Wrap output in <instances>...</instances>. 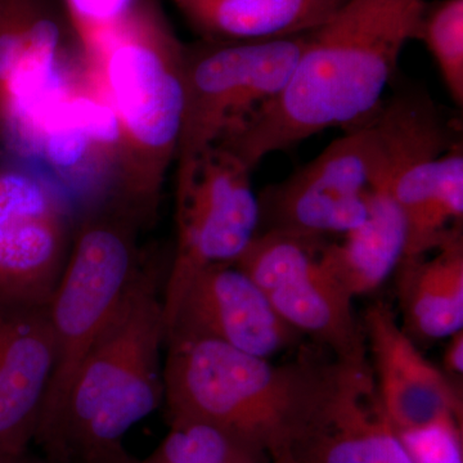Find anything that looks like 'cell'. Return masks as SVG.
Returning a JSON list of instances; mask_svg holds the SVG:
<instances>
[{
	"mask_svg": "<svg viewBox=\"0 0 463 463\" xmlns=\"http://www.w3.org/2000/svg\"><path fill=\"white\" fill-rule=\"evenodd\" d=\"M428 0H347L306 47L288 84L216 147L254 169L263 158L376 115L408 42L419 41Z\"/></svg>",
	"mask_w": 463,
	"mask_h": 463,
	"instance_id": "1",
	"label": "cell"
},
{
	"mask_svg": "<svg viewBox=\"0 0 463 463\" xmlns=\"http://www.w3.org/2000/svg\"><path fill=\"white\" fill-rule=\"evenodd\" d=\"M81 47V70L115 127L116 183L130 212L152 214L175 163L185 45L157 0H134Z\"/></svg>",
	"mask_w": 463,
	"mask_h": 463,
	"instance_id": "2",
	"label": "cell"
},
{
	"mask_svg": "<svg viewBox=\"0 0 463 463\" xmlns=\"http://www.w3.org/2000/svg\"><path fill=\"white\" fill-rule=\"evenodd\" d=\"M164 402L169 423L203 422L270 458L286 455L325 407L343 364H276L212 340L166 341Z\"/></svg>",
	"mask_w": 463,
	"mask_h": 463,
	"instance_id": "3",
	"label": "cell"
},
{
	"mask_svg": "<svg viewBox=\"0 0 463 463\" xmlns=\"http://www.w3.org/2000/svg\"><path fill=\"white\" fill-rule=\"evenodd\" d=\"M156 268L143 265L76 374L65 410L36 441L47 463H137L125 435L164 402L165 317Z\"/></svg>",
	"mask_w": 463,
	"mask_h": 463,
	"instance_id": "4",
	"label": "cell"
},
{
	"mask_svg": "<svg viewBox=\"0 0 463 463\" xmlns=\"http://www.w3.org/2000/svg\"><path fill=\"white\" fill-rule=\"evenodd\" d=\"M141 268L127 223L97 219L81 228L48 301L56 359L33 441L56 425L84 359Z\"/></svg>",
	"mask_w": 463,
	"mask_h": 463,
	"instance_id": "5",
	"label": "cell"
},
{
	"mask_svg": "<svg viewBox=\"0 0 463 463\" xmlns=\"http://www.w3.org/2000/svg\"><path fill=\"white\" fill-rule=\"evenodd\" d=\"M307 35L185 45L184 108L176 169L221 145L286 87Z\"/></svg>",
	"mask_w": 463,
	"mask_h": 463,
	"instance_id": "6",
	"label": "cell"
},
{
	"mask_svg": "<svg viewBox=\"0 0 463 463\" xmlns=\"http://www.w3.org/2000/svg\"><path fill=\"white\" fill-rule=\"evenodd\" d=\"M176 246L164 286V317L205 268L233 264L260 228L251 169L230 149L213 147L176 169Z\"/></svg>",
	"mask_w": 463,
	"mask_h": 463,
	"instance_id": "7",
	"label": "cell"
},
{
	"mask_svg": "<svg viewBox=\"0 0 463 463\" xmlns=\"http://www.w3.org/2000/svg\"><path fill=\"white\" fill-rule=\"evenodd\" d=\"M325 241L259 231L234 265L257 283L277 315L301 336L330 350L335 361L370 367L364 326L353 298L319 261Z\"/></svg>",
	"mask_w": 463,
	"mask_h": 463,
	"instance_id": "8",
	"label": "cell"
},
{
	"mask_svg": "<svg viewBox=\"0 0 463 463\" xmlns=\"http://www.w3.org/2000/svg\"><path fill=\"white\" fill-rule=\"evenodd\" d=\"M383 170L379 137L370 121L340 138L259 197L260 228L325 241L364 223Z\"/></svg>",
	"mask_w": 463,
	"mask_h": 463,
	"instance_id": "9",
	"label": "cell"
},
{
	"mask_svg": "<svg viewBox=\"0 0 463 463\" xmlns=\"http://www.w3.org/2000/svg\"><path fill=\"white\" fill-rule=\"evenodd\" d=\"M69 214L44 176L0 165V295L45 304L67 258Z\"/></svg>",
	"mask_w": 463,
	"mask_h": 463,
	"instance_id": "10",
	"label": "cell"
},
{
	"mask_svg": "<svg viewBox=\"0 0 463 463\" xmlns=\"http://www.w3.org/2000/svg\"><path fill=\"white\" fill-rule=\"evenodd\" d=\"M371 123L383 152V172L374 185L388 191L403 213L408 228L404 258L421 257L438 161L462 142L461 124L439 108L426 91L417 90L392 96Z\"/></svg>",
	"mask_w": 463,
	"mask_h": 463,
	"instance_id": "11",
	"label": "cell"
},
{
	"mask_svg": "<svg viewBox=\"0 0 463 463\" xmlns=\"http://www.w3.org/2000/svg\"><path fill=\"white\" fill-rule=\"evenodd\" d=\"M165 332V343L212 340L268 359L303 339L234 264L213 265L197 273L166 319Z\"/></svg>",
	"mask_w": 463,
	"mask_h": 463,
	"instance_id": "12",
	"label": "cell"
},
{
	"mask_svg": "<svg viewBox=\"0 0 463 463\" xmlns=\"http://www.w3.org/2000/svg\"><path fill=\"white\" fill-rule=\"evenodd\" d=\"M56 347L48 303L0 295V453L25 456L35 438Z\"/></svg>",
	"mask_w": 463,
	"mask_h": 463,
	"instance_id": "13",
	"label": "cell"
},
{
	"mask_svg": "<svg viewBox=\"0 0 463 463\" xmlns=\"http://www.w3.org/2000/svg\"><path fill=\"white\" fill-rule=\"evenodd\" d=\"M361 322L374 386L397 430L462 420L461 390L417 349L388 304H373Z\"/></svg>",
	"mask_w": 463,
	"mask_h": 463,
	"instance_id": "14",
	"label": "cell"
},
{
	"mask_svg": "<svg viewBox=\"0 0 463 463\" xmlns=\"http://www.w3.org/2000/svg\"><path fill=\"white\" fill-rule=\"evenodd\" d=\"M286 455L303 463H412L371 368L346 364L334 394Z\"/></svg>",
	"mask_w": 463,
	"mask_h": 463,
	"instance_id": "15",
	"label": "cell"
},
{
	"mask_svg": "<svg viewBox=\"0 0 463 463\" xmlns=\"http://www.w3.org/2000/svg\"><path fill=\"white\" fill-rule=\"evenodd\" d=\"M62 30L52 0H7L0 8V130L26 132L54 90Z\"/></svg>",
	"mask_w": 463,
	"mask_h": 463,
	"instance_id": "16",
	"label": "cell"
},
{
	"mask_svg": "<svg viewBox=\"0 0 463 463\" xmlns=\"http://www.w3.org/2000/svg\"><path fill=\"white\" fill-rule=\"evenodd\" d=\"M394 274L401 326L411 339L443 340L463 330L462 228L434 251L404 258Z\"/></svg>",
	"mask_w": 463,
	"mask_h": 463,
	"instance_id": "17",
	"label": "cell"
},
{
	"mask_svg": "<svg viewBox=\"0 0 463 463\" xmlns=\"http://www.w3.org/2000/svg\"><path fill=\"white\" fill-rule=\"evenodd\" d=\"M407 222L388 191L374 185L367 219L339 241L323 242L319 261L353 298L383 285L403 260Z\"/></svg>",
	"mask_w": 463,
	"mask_h": 463,
	"instance_id": "18",
	"label": "cell"
},
{
	"mask_svg": "<svg viewBox=\"0 0 463 463\" xmlns=\"http://www.w3.org/2000/svg\"><path fill=\"white\" fill-rule=\"evenodd\" d=\"M203 41L254 42L313 32L343 0H172Z\"/></svg>",
	"mask_w": 463,
	"mask_h": 463,
	"instance_id": "19",
	"label": "cell"
},
{
	"mask_svg": "<svg viewBox=\"0 0 463 463\" xmlns=\"http://www.w3.org/2000/svg\"><path fill=\"white\" fill-rule=\"evenodd\" d=\"M154 463H272L264 450L203 422H173L160 446L148 456Z\"/></svg>",
	"mask_w": 463,
	"mask_h": 463,
	"instance_id": "20",
	"label": "cell"
},
{
	"mask_svg": "<svg viewBox=\"0 0 463 463\" xmlns=\"http://www.w3.org/2000/svg\"><path fill=\"white\" fill-rule=\"evenodd\" d=\"M419 41L430 52L450 99L463 106V0H439L423 14Z\"/></svg>",
	"mask_w": 463,
	"mask_h": 463,
	"instance_id": "21",
	"label": "cell"
},
{
	"mask_svg": "<svg viewBox=\"0 0 463 463\" xmlns=\"http://www.w3.org/2000/svg\"><path fill=\"white\" fill-rule=\"evenodd\" d=\"M398 434L412 463H463L462 420L443 417Z\"/></svg>",
	"mask_w": 463,
	"mask_h": 463,
	"instance_id": "22",
	"label": "cell"
},
{
	"mask_svg": "<svg viewBox=\"0 0 463 463\" xmlns=\"http://www.w3.org/2000/svg\"><path fill=\"white\" fill-rule=\"evenodd\" d=\"M446 350L443 354V373L449 377L453 383H458L463 374V330L456 332L452 336L448 337Z\"/></svg>",
	"mask_w": 463,
	"mask_h": 463,
	"instance_id": "23",
	"label": "cell"
},
{
	"mask_svg": "<svg viewBox=\"0 0 463 463\" xmlns=\"http://www.w3.org/2000/svg\"><path fill=\"white\" fill-rule=\"evenodd\" d=\"M272 463H303V462L298 461L297 458H294V457H291L289 455H282V456L277 457V458L272 459Z\"/></svg>",
	"mask_w": 463,
	"mask_h": 463,
	"instance_id": "24",
	"label": "cell"
},
{
	"mask_svg": "<svg viewBox=\"0 0 463 463\" xmlns=\"http://www.w3.org/2000/svg\"><path fill=\"white\" fill-rule=\"evenodd\" d=\"M5 463H47V462L33 461V459L26 458V456H23V457H18V458L9 459V461H7Z\"/></svg>",
	"mask_w": 463,
	"mask_h": 463,
	"instance_id": "25",
	"label": "cell"
},
{
	"mask_svg": "<svg viewBox=\"0 0 463 463\" xmlns=\"http://www.w3.org/2000/svg\"><path fill=\"white\" fill-rule=\"evenodd\" d=\"M9 461V459L5 458V457L2 456V453H0V463H5Z\"/></svg>",
	"mask_w": 463,
	"mask_h": 463,
	"instance_id": "26",
	"label": "cell"
},
{
	"mask_svg": "<svg viewBox=\"0 0 463 463\" xmlns=\"http://www.w3.org/2000/svg\"><path fill=\"white\" fill-rule=\"evenodd\" d=\"M137 463H154L152 461H149L148 458L143 459V461H137Z\"/></svg>",
	"mask_w": 463,
	"mask_h": 463,
	"instance_id": "27",
	"label": "cell"
},
{
	"mask_svg": "<svg viewBox=\"0 0 463 463\" xmlns=\"http://www.w3.org/2000/svg\"><path fill=\"white\" fill-rule=\"evenodd\" d=\"M5 2H7V0H0V8L3 7V5H5Z\"/></svg>",
	"mask_w": 463,
	"mask_h": 463,
	"instance_id": "28",
	"label": "cell"
}]
</instances>
